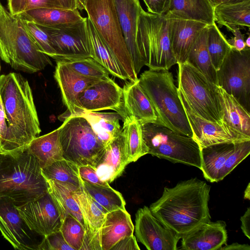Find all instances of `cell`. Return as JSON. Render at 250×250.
<instances>
[{"label":"cell","instance_id":"obj_16","mask_svg":"<svg viewBox=\"0 0 250 250\" xmlns=\"http://www.w3.org/2000/svg\"><path fill=\"white\" fill-rule=\"evenodd\" d=\"M135 234L148 250H176L181 237L166 226L144 206L135 215Z\"/></svg>","mask_w":250,"mask_h":250},{"label":"cell","instance_id":"obj_2","mask_svg":"<svg viewBox=\"0 0 250 250\" xmlns=\"http://www.w3.org/2000/svg\"><path fill=\"white\" fill-rule=\"evenodd\" d=\"M0 98L8 125L5 152L23 149L41 132L28 81L19 73L6 75Z\"/></svg>","mask_w":250,"mask_h":250},{"label":"cell","instance_id":"obj_59","mask_svg":"<svg viewBox=\"0 0 250 250\" xmlns=\"http://www.w3.org/2000/svg\"></svg>","mask_w":250,"mask_h":250},{"label":"cell","instance_id":"obj_57","mask_svg":"<svg viewBox=\"0 0 250 250\" xmlns=\"http://www.w3.org/2000/svg\"><path fill=\"white\" fill-rule=\"evenodd\" d=\"M6 75H0V90L4 83Z\"/></svg>","mask_w":250,"mask_h":250},{"label":"cell","instance_id":"obj_49","mask_svg":"<svg viewBox=\"0 0 250 250\" xmlns=\"http://www.w3.org/2000/svg\"><path fill=\"white\" fill-rule=\"evenodd\" d=\"M113 250H140L135 236H127L118 241L111 249Z\"/></svg>","mask_w":250,"mask_h":250},{"label":"cell","instance_id":"obj_3","mask_svg":"<svg viewBox=\"0 0 250 250\" xmlns=\"http://www.w3.org/2000/svg\"><path fill=\"white\" fill-rule=\"evenodd\" d=\"M48 192V183L39 163L26 147L0 152V197L10 198L19 207Z\"/></svg>","mask_w":250,"mask_h":250},{"label":"cell","instance_id":"obj_33","mask_svg":"<svg viewBox=\"0 0 250 250\" xmlns=\"http://www.w3.org/2000/svg\"><path fill=\"white\" fill-rule=\"evenodd\" d=\"M41 26L54 27L83 20L78 9L41 8L25 11L21 14Z\"/></svg>","mask_w":250,"mask_h":250},{"label":"cell","instance_id":"obj_20","mask_svg":"<svg viewBox=\"0 0 250 250\" xmlns=\"http://www.w3.org/2000/svg\"><path fill=\"white\" fill-rule=\"evenodd\" d=\"M71 194L79 207L85 225V233L81 250H101L100 230L108 212L86 192L83 186Z\"/></svg>","mask_w":250,"mask_h":250},{"label":"cell","instance_id":"obj_51","mask_svg":"<svg viewBox=\"0 0 250 250\" xmlns=\"http://www.w3.org/2000/svg\"><path fill=\"white\" fill-rule=\"evenodd\" d=\"M241 229L245 236L250 239V208H247L244 214L240 218Z\"/></svg>","mask_w":250,"mask_h":250},{"label":"cell","instance_id":"obj_25","mask_svg":"<svg viewBox=\"0 0 250 250\" xmlns=\"http://www.w3.org/2000/svg\"><path fill=\"white\" fill-rule=\"evenodd\" d=\"M123 91L124 106L127 115L134 116L141 125L148 123L158 124V115L140 86L138 78L126 82Z\"/></svg>","mask_w":250,"mask_h":250},{"label":"cell","instance_id":"obj_26","mask_svg":"<svg viewBox=\"0 0 250 250\" xmlns=\"http://www.w3.org/2000/svg\"><path fill=\"white\" fill-rule=\"evenodd\" d=\"M134 226L125 209L107 212L100 230L101 250H110L120 240L133 234Z\"/></svg>","mask_w":250,"mask_h":250},{"label":"cell","instance_id":"obj_55","mask_svg":"<svg viewBox=\"0 0 250 250\" xmlns=\"http://www.w3.org/2000/svg\"><path fill=\"white\" fill-rule=\"evenodd\" d=\"M246 0H222L221 3H235L240 2Z\"/></svg>","mask_w":250,"mask_h":250},{"label":"cell","instance_id":"obj_58","mask_svg":"<svg viewBox=\"0 0 250 250\" xmlns=\"http://www.w3.org/2000/svg\"><path fill=\"white\" fill-rule=\"evenodd\" d=\"M245 43L247 47L250 48V36L249 34L247 38L245 40Z\"/></svg>","mask_w":250,"mask_h":250},{"label":"cell","instance_id":"obj_40","mask_svg":"<svg viewBox=\"0 0 250 250\" xmlns=\"http://www.w3.org/2000/svg\"><path fill=\"white\" fill-rule=\"evenodd\" d=\"M64 62L69 68L82 76L95 80L110 78L109 72L92 57Z\"/></svg>","mask_w":250,"mask_h":250},{"label":"cell","instance_id":"obj_53","mask_svg":"<svg viewBox=\"0 0 250 250\" xmlns=\"http://www.w3.org/2000/svg\"><path fill=\"white\" fill-rule=\"evenodd\" d=\"M250 184L249 183L244 192V199L250 200Z\"/></svg>","mask_w":250,"mask_h":250},{"label":"cell","instance_id":"obj_21","mask_svg":"<svg viewBox=\"0 0 250 250\" xmlns=\"http://www.w3.org/2000/svg\"><path fill=\"white\" fill-rule=\"evenodd\" d=\"M125 41L136 74L144 66L137 44L139 16L143 9L139 0H113Z\"/></svg>","mask_w":250,"mask_h":250},{"label":"cell","instance_id":"obj_11","mask_svg":"<svg viewBox=\"0 0 250 250\" xmlns=\"http://www.w3.org/2000/svg\"><path fill=\"white\" fill-rule=\"evenodd\" d=\"M217 85L248 111L250 107V48H231L216 71Z\"/></svg>","mask_w":250,"mask_h":250},{"label":"cell","instance_id":"obj_38","mask_svg":"<svg viewBox=\"0 0 250 250\" xmlns=\"http://www.w3.org/2000/svg\"><path fill=\"white\" fill-rule=\"evenodd\" d=\"M82 181L83 188L86 192L108 212L119 208L125 209V202L123 196L109 184L100 185L82 179Z\"/></svg>","mask_w":250,"mask_h":250},{"label":"cell","instance_id":"obj_14","mask_svg":"<svg viewBox=\"0 0 250 250\" xmlns=\"http://www.w3.org/2000/svg\"><path fill=\"white\" fill-rule=\"evenodd\" d=\"M0 231L15 249L20 250H39L45 237L29 228L7 197H0Z\"/></svg>","mask_w":250,"mask_h":250},{"label":"cell","instance_id":"obj_19","mask_svg":"<svg viewBox=\"0 0 250 250\" xmlns=\"http://www.w3.org/2000/svg\"><path fill=\"white\" fill-rule=\"evenodd\" d=\"M54 78L61 90L62 100L66 112L59 117L62 121L70 115H77L82 112L78 104L79 95L89 85L97 80L82 76L69 68L63 61H57Z\"/></svg>","mask_w":250,"mask_h":250},{"label":"cell","instance_id":"obj_4","mask_svg":"<svg viewBox=\"0 0 250 250\" xmlns=\"http://www.w3.org/2000/svg\"><path fill=\"white\" fill-rule=\"evenodd\" d=\"M0 58L13 69L34 73L52 63L27 32L21 14L13 15L0 0Z\"/></svg>","mask_w":250,"mask_h":250},{"label":"cell","instance_id":"obj_9","mask_svg":"<svg viewBox=\"0 0 250 250\" xmlns=\"http://www.w3.org/2000/svg\"><path fill=\"white\" fill-rule=\"evenodd\" d=\"M60 126V140L63 158L78 167H95L102 156L105 146L85 118L70 115Z\"/></svg>","mask_w":250,"mask_h":250},{"label":"cell","instance_id":"obj_35","mask_svg":"<svg viewBox=\"0 0 250 250\" xmlns=\"http://www.w3.org/2000/svg\"><path fill=\"white\" fill-rule=\"evenodd\" d=\"M46 181L48 185V192L59 211L62 222L66 216L71 215L85 229L81 210L71 194L74 191L68 187L55 181Z\"/></svg>","mask_w":250,"mask_h":250},{"label":"cell","instance_id":"obj_30","mask_svg":"<svg viewBox=\"0 0 250 250\" xmlns=\"http://www.w3.org/2000/svg\"><path fill=\"white\" fill-rule=\"evenodd\" d=\"M86 21L91 57L101 64L109 74L122 80H128L114 56L88 17Z\"/></svg>","mask_w":250,"mask_h":250},{"label":"cell","instance_id":"obj_31","mask_svg":"<svg viewBox=\"0 0 250 250\" xmlns=\"http://www.w3.org/2000/svg\"><path fill=\"white\" fill-rule=\"evenodd\" d=\"M84 117L105 146L122 132L120 120L123 116L119 112L83 111L76 115Z\"/></svg>","mask_w":250,"mask_h":250},{"label":"cell","instance_id":"obj_13","mask_svg":"<svg viewBox=\"0 0 250 250\" xmlns=\"http://www.w3.org/2000/svg\"><path fill=\"white\" fill-rule=\"evenodd\" d=\"M86 19L54 27L39 25L50 39L56 61L91 57Z\"/></svg>","mask_w":250,"mask_h":250},{"label":"cell","instance_id":"obj_32","mask_svg":"<svg viewBox=\"0 0 250 250\" xmlns=\"http://www.w3.org/2000/svg\"><path fill=\"white\" fill-rule=\"evenodd\" d=\"M215 21L229 31L236 27H250V0L220 3L213 8Z\"/></svg>","mask_w":250,"mask_h":250},{"label":"cell","instance_id":"obj_7","mask_svg":"<svg viewBox=\"0 0 250 250\" xmlns=\"http://www.w3.org/2000/svg\"><path fill=\"white\" fill-rule=\"evenodd\" d=\"M141 127L147 154L201 169V148L192 137L157 123L145 124Z\"/></svg>","mask_w":250,"mask_h":250},{"label":"cell","instance_id":"obj_8","mask_svg":"<svg viewBox=\"0 0 250 250\" xmlns=\"http://www.w3.org/2000/svg\"><path fill=\"white\" fill-rule=\"evenodd\" d=\"M87 17L108 46L127 79L138 78L127 50L113 0H86L84 6Z\"/></svg>","mask_w":250,"mask_h":250},{"label":"cell","instance_id":"obj_10","mask_svg":"<svg viewBox=\"0 0 250 250\" xmlns=\"http://www.w3.org/2000/svg\"><path fill=\"white\" fill-rule=\"evenodd\" d=\"M178 90L198 115L223 124L217 85L188 61L178 64Z\"/></svg>","mask_w":250,"mask_h":250},{"label":"cell","instance_id":"obj_44","mask_svg":"<svg viewBox=\"0 0 250 250\" xmlns=\"http://www.w3.org/2000/svg\"><path fill=\"white\" fill-rule=\"evenodd\" d=\"M63 8L68 9H79L78 0H59ZM26 0H7L9 12L13 15L23 13L25 7Z\"/></svg>","mask_w":250,"mask_h":250},{"label":"cell","instance_id":"obj_34","mask_svg":"<svg viewBox=\"0 0 250 250\" xmlns=\"http://www.w3.org/2000/svg\"><path fill=\"white\" fill-rule=\"evenodd\" d=\"M122 132L124 137L125 148L129 163L137 161L147 154L141 125L133 116L126 115L124 117Z\"/></svg>","mask_w":250,"mask_h":250},{"label":"cell","instance_id":"obj_22","mask_svg":"<svg viewBox=\"0 0 250 250\" xmlns=\"http://www.w3.org/2000/svg\"><path fill=\"white\" fill-rule=\"evenodd\" d=\"M167 18L169 21L170 41L176 63H184L187 61L191 47L198 36L208 25L187 19Z\"/></svg>","mask_w":250,"mask_h":250},{"label":"cell","instance_id":"obj_29","mask_svg":"<svg viewBox=\"0 0 250 250\" xmlns=\"http://www.w3.org/2000/svg\"><path fill=\"white\" fill-rule=\"evenodd\" d=\"M26 148L36 158L42 168L63 159L59 127L49 133L37 137Z\"/></svg>","mask_w":250,"mask_h":250},{"label":"cell","instance_id":"obj_18","mask_svg":"<svg viewBox=\"0 0 250 250\" xmlns=\"http://www.w3.org/2000/svg\"><path fill=\"white\" fill-rule=\"evenodd\" d=\"M16 207L29 228L40 235L46 236L60 230L62 220L48 192L34 201Z\"/></svg>","mask_w":250,"mask_h":250},{"label":"cell","instance_id":"obj_37","mask_svg":"<svg viewBox=\"0 0 250 250\" xmlns=\"http://www.w3.org/2000/svg\"><path fill=\"white\" fill-rule=\"evenodd\" d=\"M208 25L202 30L194 42L187 61L199 70L210 82L217 85L216 70L212 64L207 48Z\"/></svg>","mask_w":250,"mask_h":250},{"label":"cell","instance_id":"obj_24","mask_svg":"<svg viewBox=\"0 0 250 250\" xmlns=\"http://www.w3.org/2000/svg\"><path fill=\"white\" fill-rule=\"evenodd\" d=\"M128 164L122 132L105 146L94 167L100 179L109 184L122 174Z\"/></svg>","mask_w":250,"mask_h":250},{"label":"cell","instance_id":"obj_52","mask_svg":"<svg viewBox=\"0 0 250 250\" xmlns=\"http://www.w3.org/2000/svg\"><path fill=\"white\" fill-rule=\"evenodd\" d=\"M220 250H250V246L248 244H241L233 243L230 245H226L222 247Z\"/></svg>","mask_w":250,"mask_h":250},{"label":"cell","instance_id":"obj_42","mask_svg":"<svg viewBox=\"0 0 250 250\" xmlns=\"http://www.w3.org/2000/svg\"><path fill=\"white\" fill-rule=\"evenodd\" d=\"M22 18L27 32L40 51L55 60L56 52L47 34L34 21Z\"/></svg>","mask_w":250,"mask_h":250},{"label":"cell","instance_id":"obj_50","mask_svg":"<svg viewBox=\"0 0 250 250\" xmlns=\"http://www.w3.org/2000/svg\"><path fill=\"white\" fill-rule=\"evenodd\" d=\"M231 32L233 33V37L228 40V42L232 47L238 51H241L246 48L244 35L241 33L240 28L236 27Z\"/></svg>","mask_w":250,"mask_h":250},{"label":"cell","instance_id":"obj_17","mask_svg":"<svg viewBox=\"0 0 250 250\" xmlns=\"http://www.w3.org/2000/svg\"><path fill=\"white\" fill-rule=\"evenodd\" d=\"M77 102L83 111L111 109L123 117L127 115L122 111L123 88L110 78L97 80L89 85L79 95Z\"/></svg>","mask_w":250,"mask_h":250},{"label":"cell","instance_id":"obj_47","mask_svg":"<svg viewBox=\"0 0 250 250\" xmlns=\"http://www.w3.org/2000/svg\"><path fill=\"white\" fill-rule=\"evenodd\" d=\"M148 12L158 15H163L168 10L170 0H143Z\"/></svg>","mask_w":250,"mask_h":250},{"label":"cell","instance_id":"obj_23","mask_svg":"<svg viewBox=\"0 0 250 250\" xmlns=\"http://www.w3.org/2000/svg\"><path fill=\"white\" fill-rule=\"evenodd\" d=\"M226 223L222 220L201 224L181 237V247L186 250H218L227 241Z\"/></svg>","mask_w":250,"mask_h":250},{"label":"cell","instance_id":"obj_43","mask_svg":"<svg viewBox=\"0 0 250 250\" xmlns=\"http://www.w3.org/2000/svg\"><path fill=\"white\" fill-rule=\"evenodd\" d=\"M39 250H74L64 240L60 230L44 237Z\"/></svg>","mask_w":250,"mask_h":250},{"label":"cell","instance_id":"obj_27","mask_svg":"<svg viewBox=\"0 0 250 250\" xmlns=\"http://www.w3.org/2000/svg\"><path fill=\"white\" fill-rule=\"evenodd\" d=\"M222 121L250 137V113L232 95L217 85Z\"/></svg>","mask_w":250,"mask_h":250},{"label":"cell","instance_id":"obj_15","mask_svg":"<svg viewBox=\"0 0 250 250\" xmlns=\"http://www.w3.org/2000/svg\"><path fill=\"white\" fill-rule=\"evenodd\" d=\"M178 95L193 134L200 148L220 143H237L250 140L247 136L225 123L221 125L202 118L194 112L182 93Z\"/></svg>","mask_w":250,"mask_h":250},{"label":"cell","instance_id":"obj_12","mask_svg":"<svg viewBox=\"0 0 250 250\" xmlns=\"http://www.w3.org/2000/svg\"><path fill=\"white\" fill-rule=\"evenodd\" d=\"M250 153V140L217 144L201 148V170L204 177L210 182L222 180Z\"/></svg>","mask_w":250,"mask_h":250},{"label":"cell","instance_id":"obj_56","mask_svg":"<svg viewBox=\"0 0 250 250\" xmlns=\"http://www.w3.org/2000/svg\"><path fill=\"white\" fill-rule=\"evenodd\" d=\"M79 2V9L78 10H84L85 4L86 0H78Z\"/></svg>","mask_w":250,"mask_h":250},{"label":"cell","instance_id":"obj_39","mask_svg":"<svg viewBox=\"0 0 250 250\" xmlns=\"http://www.w3.org/2000/svg\"><path fill=\"white\" fill-rule=\"evenodd\" d=\"M207 48L212 64L217 71L232 46L215 22L208 25Z\"/></svg>","mask_w":250,"mask_h":250},{"label":"cell","instance_id":"obj_28","mask_svg":"<svg viewBox=\"0 0 250 250\" xmlns=\"http://www.w3.org/2000/svg\"><path fill=\"white\" fill-rule=\"evenodd\" d=\"M166 18L178 17L207 25L215 22L213 8L207 0H170Z\"/></svg>","mask_w":250,"mask_h":250},{"label":"cell","instance_id":"obj_1","mask_svg":"<svg viewBox=\"0 0 250 250\" xmlns=\"http://www.w3.org/2000/svg\"><path fill=\"white\" fill-rule=\"evenodd\" d=\"M210 186L197 178L165 187L149 208L166 226L181 237L210 221L208 206Z\"/></svg>","mask_w":250,"mask_h":250},{"label":"cell","instance_id":"obj_48","mask_svg":"<svg viewBox=\"0 0 250 250\" xmlns=\"http://www.w3.org/2000/svg\"><path fill=\"white\" fill-rule=\"evenodd\" d=\"M8 136V125L1 99L0 100V152H5Z\"/></svg>","mask_w":250,"mask_h":250},{"label":"cell","instance_id":"obj_5","mask_svg":"<svg viewBox=\"0 0 250 250\" xmlns=\"http://www.w3.org/2000/svg\"><path fill=\"white\" fill-rule=\"evenodd\" d=\"M138 80L158 115V124L192 137L171 72L167 69L149 68Z\"/></svg>","mask_w":250,"mask_h":250},{"label":"cell","instance_id":"obj_6","mask_svg":"<svg viewBox=\"0 0 250 250\" xmlns=\"http://www.w3.org/2000/svg\"><path fill=\"white\" fill-rule=\"evenodd\" d=\"M137 44L142 62L149 69L169 70L176 63L170 41L169 21L164 15L142 10Z\"/></svg>","mask_w":250,"mask_h":250},{"label":"cell","instance_id":"obj_41","mask_svg":"<svg viewBox=\"0 0 250 250\" xmlns=\"http://www.w3.org/2000/svg\"><path fill=\"white\" fill-rule=\"evenodd\" d=\"M60 231L70 247L74 250H81L85 230L77 220L71 215H68L63 220Z\"/></svg>","mask_w":250,"mask_h":250},{"label":"cell","instance_id":"obj_54","mask_svg":"<svg viewBox=\"0 0 250 250\" xmlns=\"http://www.w3.org/2000/svg\"><path fill=\"white\" fill-rule=\"evenodd\" d=\"M211 6L214 8L215 6L221 3L222 0H207Z\"/></svg>","mask_w":250,"mask_h":250},{"label":"cell","instance_id":"obj_45","mask_svg":"<svg viewBox=\"0 0 250 250\" xmlns=\"http://www.w3.org/2000/svg\"><path fill=\"white\" fill-rule=\"evenodd\" d=\"M78 168L79 175L83 180L100 185L109 184L100 179L94 167L89 165H82L79 166Z\"/></svg>","mask_w":250,"mask_h":250},{"label":"cell","instance_id":"obj_46","mask_svg":"<svg viewBox=\"0 0 250 250\" xmlns=\"http://www.w3.org/2000/svg\"><path fill=\"white\" fill-rule=\"evenodd\" d=\"M41 8H63L59 0H26L24 12Z\"/></svg>","mask_w":250,"mask_h":250},{"label":"cell","instance_id":"obj_36","mask_svg":"<svg viewBox=\"0 0 250 250\" xmlns=\"http://www.w3.org/2000/svg\"><path fill=\"white\" fill-rule=\"evenodd\" d=\"M78 167L75 163L63 159L42 168V173L46 180L55 181L75 191L83 187Z\"/></svg>","mask_w":250,"mask_h":250}]
</instances>
